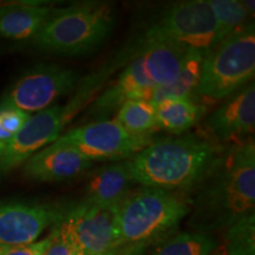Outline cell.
I'll list each match as a JSON object with an SVG mask.
<instances>
[{
  "instance_id": "18",
  "label": "cell",
  "mask_w": 255,
  "mask_h": 255,
  "mask_svg": "<svg viewBox=\"0 0 255 255\" xmlns=\"http://www.w3.org/2000/svg\"><path fill=\"white\" fill-rule=\"evenodd\" d=\"M207 114V107L194 98L165 100L156 105L158 129L173 135H182L195 127Z\"/></svg>"
},
{
  "instance_id": "8",
  "label": "cell",
  "mask_w": 255,
  "mask_h": 255,
  "mask_svg": "<svg viewBox=\"0 0 255 255\" xmlns=\"http://www.w3.org/2000/svg\"><path fill=\"white\" fill-rule=\"evenodd\" d=\"M152 141L151 136L131 135L116 120H102L69 130L56 142L71 146L95 162L126 161Z\"/></svg>"
},
{
  "instance_id": "19",
  "label": "cell",
  "mask_w": 255,
  "mask_h": 255,
  "mask_svg": "<svg viewBox=\"0 0 255 255\" xmlns=\"http://www.w3.org/2000/svg\"><path fill=\"white\" fill-rule=\"evenodd\" d=\"M203 55V51L190 49L177 77L170 84L156 89L151 97V103L157 105L165 100L194 98L199 87Z\"/></svg>"
},
{
  "instance_id": "28",
  "label": "cell",
  "mask_w": 255,
  "mask_h": 255,
  "mask_svg": "<svg viewBox=\"0 0 255 255\" xmlns=\"http://www.w3.org/2000/svg\"><path fill=\"white\" fill-rule=\"evenodd\" d=\"M2 146H4V143L0 142V150H1V149H2Z\"/></svg>"
},
{
  "instance_id": "13",
  "label": "cell",
  "mask_w": 255,
  "mask_h": 255,
  "mask_svg": "<svg viewBox=\"0 0 255 255\" xmlns=\"http://www.w3.org/2000/svg\"><path fill=\"white\" fill-rule=\"evenodd\" d=\"M94 162L71 146L53 142L23 164L24 175L39 182L71 180L91 168Z\"/></svg>"
},
{
  "instance_id": "27",
  "label": "cell",
  "mask_w": 255,
  "mask_h": 255,
  "mask_svg": "<svg viewBox=\"0 0 255 255\" xmlns=\"http://www.w3.org/2000/svg\"><path fill=\"white\" fill-rule=\"evenodd\" d=\"M146 247L148 246H143V245H122L109 252L95 255H143Z\"/></svg>"
},
{
  "instance_id": "6",
  "label": "cell",
  "mask_w": 255,
  "mask_h": 255,
  "mask_svg": "<svg viewBox=\"0 0 255 255\" xmlns=\"http://www.w3.org/2000/svg\"><path fill=\"white\" fill-rule=\"evenodd\" d=\"M157 41H175L190 49L207 51L216 41V21L207 0H189L169 6L154 24L120 57L124 62L139 47Z\"/></svg>"
},
{
  "instance_id": "24",
  "label": "cell",
  "mask_w": 255,
  "mask_h": 255,
  "mask_svg": "<svg viewBox=\"0 0 255 255\" xmlns=\"http://www.w3.org/2000/svg\"><path fill=\"white\" fill-rule=\"evenodd\" d=\"M31 115L14 108H0V142L5 144L20 131Z\"/></svg>"
},
{
  "instance_id": "5",
  "label": "cell",
  "mask_w": 255,
  "mask_h": 255,
  "mask_svg": "<svg viewBox=\"0 0 255 255\" xmlns=\"http://www.w3.org/2000/svg\"><path fill=\"white\" fill-rule=\"evenodd\" d=\"M255 75V28L247 24L205 51L196 95L220 101L240 90Z\"/></svg>"
},
{
  "instance_id": "16",
  "label": "cell",
  "mask_w": 255,
  "mask_h": 255,
  "mask_svg": "<svg viewBox=\"0 0 255 255\" xmlns=\"http://www.w3.org/2000/svg\"><path fill=\"white\" fill-rule=\"evenodd\" d=\"M133 182L126 161L105 165L90 174L85 201L102 206L117 207L132 190Z\"/></svg>"
},
{
  "instance_id": "7",
  "label": "cell",
  "mask_w": 255,
  "mask_h": 255,
  "mask_svg": "<svg viewBox=\"0 0 255 255\" xmlns=\"http://www.w3.org/2000/svg\"><path fill=\"white\" fill-rule=\"evenodd\" d=\"M84 105L75 96L66 105H53L31 116L20 131L0 150V174H6L24 164L31 156L56 142L66 124Z\"/></svg>"
},
{
  "instance_id": "14",
  "label": "cell",
  "mask_w": 255,
  "mask_h": 255,
  "mask_svg": "<svg viewBox=\"0 0 255 255\" xmlns=\"http://www.w3.org/2000/svg\"><path fill=\"white\" fill-rule=\"evenodd\" d=\"M155 90L156 88L145 76L141 59L135 57L121 72L117 81L95 101L90 114L103 116L120 109L129 101H151Z\"/></svg>"
},
{
  "instance_id": "10",
  "label": "cell",
  "mask_w": 255,
  "mask_h": 255,
  "mask_svg": "<svg viewBox=\"0 0 255 255\" xmlns=\"http://www.w3.org/2000/svg\"><path fill=\"white\" fill-rule=\"evenodd\" d=\"M78 75L58 65H38L24 73L5 92L0 108H14L24 113L49 109L59 97L68 95L77 84Z\"/></svg>"
},
{
  "instance_id": "9",
  "label": "cell",
  "mask_w": 255,
  "mask_h": 255,
  "mask_svg": "<svg viewBox=\"0 0 255 255\" xmlns=\"http://www.w3.org/2000/svg\"><path fill=\"white\" fill-rule=\"evenodd\" d=\"M117 207L84 200L70 207L57 225L81 255L105 253L120 246Z\"/></svg>"
},
{
  "instance_id": "25",
  "label": "cell",
  "mask_w": 255,
  "mask_h": 255,
  "mask_svg": "<svg viewBox=\"0 0 255 255\" xmlns=\"http://www.w3.org/2000/svg\"><path fill=\"white\" fill-rule=\"evenodd\" d=\"M50 238V245L43 255H81L60 231L58 225L53 226Z\"/></svg>"
},
{
  "instance_id": "3",
  "label": "cell",
  "mask_w": 255,
  "mask_h": 255,
  "mask_svg": "<svg viewBox=\"0 0 255 255\" xmlns=\"http://www.w3.org/2000/svg\"><path fill=\"white\" fill-rule=\"evenodd\" d=\"M113 6L87 1L52 8L31 38L40 49L64 56H81L97 49L114 27Z\"/></svg>"
},
{
  "instance_id": "15",
  "label": "cell",
  "mask_w": 255,
  "mask_h": 255,
  "mask_svg": "<svg viewBox=\"0 0 255 255\" xmlns=\"http://www.w3.org/2000/svg\"><path fill=\"white\" fill-rule=\"evenodd\" d=\"M190 47L175 41H157L139 47L129 60L138 57L145 76L156 89L170 84L186 62Z\"/></svg>"
},
{
  "instance_id": "2",
  "label": "cell",
  "mask_w": 255,
  "mask_h": 255,
  "mask_svg": "<svg viewBox=\"0 0 255 255\" xmlns=\"http://www.w3.org/2000/svg\"><path fill=\"white\" fill-rule=\"evenodd\" d=\"M225 148L208 136L188 133L152 141L126 163L136 184L188 194Z\"/></svg>"
},
{
  "instance_id": "21",
  "label": "cell",
  "mask_w": 255,
  "mask_h": 255,
  "mask_svg": "<svg viewBox=\"0 0 255 255\" xmlns=\"http://www.w3.org/2000/svg\"><path fill=\"white\" fill-rule=\"evenodd\" d=\"M218 246L213 234L183 233L164 241L154 255H213Z\"/></svg>"
},
{
  "instance_id": "26",
  "label": "cell",
  "mask_w": 255,
  "mask_h": 255,
  "mask_svg": "<svg viewBox=\"0 0 255 255\" xmlns=\"http://www.w3.org/2000/svg\"><path fill=\"white\" fill-rule=\"evenodd\" d=\"M50 235L41 241H36L33 244L25 246L6 247L0 246V255H43L50 245Z\"/></svg>"
},
{
  "instance_id": "4",
  "label": "cell",
  "mask_w": 255,
  "mask_h": 255,
  "mask_svg": "<svg viewBox=\"0 0 255 255\" xmlns=\"http://www.w3.org/2000/svg\"><path fill=\"white\" fill-rule=\"evenodd\" d=\"M190 213L184 193L156 188L132 189L117 207L120 246H148L165 237Z\"/></svg>"
},
{
  "instance_id": "20",
  "label": "cell",
  "mask_w": 255,
  "mask_h": 255,
  "mask_svg": "<svg viewBox=\"0 0 255 255\" xmlns=\"http://www.w3.org/2000/svg\"><path fill=\"white\" fill-rule=\"evenodd\" d=\"M116 121L128 132L135 136H151L158 129L156 105L150 101L133 100L119 109Z\"/></svg>"
},
{
  "instance_id": "23",
  "label": "cell",
  "mask_w": 255,
  "mask_h": 255,
  "mask_svg": "<svg viewBox=\"0 0 255 255\" xmlns=\"http://www.w3.org/2000/svg\"><path fill=\"white\" fill-rule=\"evenodd\" d=\"M225 232L228 255H255V214L241 219Z\"/></svg>"
},
{
  "instance_id": "11",
  "label": "cell",
  "mask_w": 255,
  "mask_h": 255,
  "mask_svg": "<svg viewBox=\"0 0 255 255\" xmlns=\"http://www.w3.org/2000/svg\"><path fill=\"white\" fill-rule=\"evenodd\" d=\"M254 129V82L223 100V103L206 120L207 136L222 146L237 145L253 138Z\"/></svg>"
},
{
  "instance_id": "1",
  "label": "cell",
  "mask_w": 255,
  "mask_h": 255,
  "mask_svg": "<svg viewBox=\"0 0 255 255\" xmlns=\"http://www.w3.org/2000/svg\"><path fill=\"white\" fill-rule=\"evenodd\" d=\"M190 201L189 227L212 234L226 231L255 209L254 137L226 146L199 183L186 194Z\"/></svg>"
},
{
  "instance_id": "12",
  "label": "cell",
  "mask_w": 255,
  "mask_h": 255,
  "mask_svg": "<svg viewBox=\"0 0 255 255\" xmlns=\"http://www.w3.org/2000/svg\"><path fill=\"white\" fill-rule=\"evenodd\" d=\"M69 208L55 205L0 203V246H25L63 220Z\"/></svg>"
},
{
  "instance_id": "17",
  "label": "cell",
  "mask_w": 255,
  "mask_h": 255,
  "mask_svg": "<svg viewBox=\"0 0 255 255\" xmlns=\"http://www.w3.org/2000/svg\"><path fill=\"white\" fill-rule=\"evenodd\" d=\"M52 7L36 4H12L0 7V37L27 39L39 31Z\"/></svg>"
},
{
  "instance_id": "22",
  "label": "cell",
  "mask_w": 255,
  "mask_h": 255,
  "mask_svg": "<svg viewBox=\"0 0 255 255\" xmlns=\"http://www.w3.org/2000/svg\"><path fill=\"white\" fill-rule=\"evenodd\" d=\"M207 2L216 21L215 44L245 26V21L251 17L242 1L238 0H207Z\"/></svg>"
}]
</instances>
